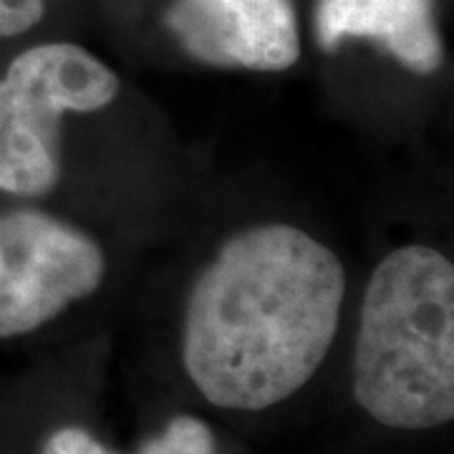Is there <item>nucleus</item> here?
Here are the masks:
<instances>
[{"label":"nucleus","mask_w":454,"mask_h":454,"mask_svg":"<svg viewBox=\"0 0 454 454\" xmlns=\"http://www.w3.org/2000/svg\"><path fill=\"white\" fill-rule=\"evenodd\" d=\"M346 270L339 255L295 225L235 232L192 283L182 361L220 409L262 411L301 391L339 333Z\"/></svg>","instance_id":"nucleus-1"},{"label":"nucleus","mask_w":454,"mask_h":454,"mask_svg":"<svg viewBox=\"0 0 454 454\" xmlns=\"http://www.w3.org/2000/svg\"><path fill=\"white\" fill-rule=\"evenodd\" d=\"M358 406L391 429H434L454 417V268L429 245L376 265L354 348Z\"/></svg>","instance_id":"nucleus-2"},{"label":"nucleus","mask_w":454,"mask_h":454,"mask_svg":"<svg viewBox=\"0 0 454 454\" xmlns=\"http://www.w3.org/2000/svg\"><path fill=\"white\" fill-rule=\"evenodd\" d=\"M119 97L112 68L76 43L23 51L0 79V192L49 195L61 179V121Z\"/></svg>","instance_id":"nucleus-3"},{"label":"nucleus","mask_w":454,"mask_h":454,"mask_svg":"<svg viewBox=\"0 0 454 454\" xmlns=\"http://www.w3.org/2000/svg\"><path fill=\"white\" fill-rule=\"evenodd\" d=\"M106 258L46 212L0 215V339L26 336L101 288Z\"/></svg>","instance_id":"nucleus-4"},{"label":"nucleus","mask_w":454,"mask_h":454,"mask_svg":"<svg viewBox=\"0 0 454 454\" xmlns=\"http://www.w3.org/2000/svg\"><path fill=\"white\" fill-rule=\"evenodd\" d=\"M167 26L190 56L212 66L283 71L301 56L291 0H175Z\"/></svg>","instance_id":"nucleus-5"},{"label":"nucleus","mask_w":454,"mask_h":454,"mask_svg":"<svg viewBox=\"0 0 454 454\" xmlns=\"http://www.w3.org/2000/svg\"><path fill=\"white\" fill-rule=\"evenodd\" d=\"M316 35L325 51L343 38H372L417 74L442 66L434 0H318Z\"/></svg>","instance_id":"nucleus-6"},{"label":"nucleus","mask_w":454,"mask_h":454,"mask_svg":"<svg viewBox=\"0 0 454 454\" xmlns=\"http://www.w3.org/2000/svg\"><path fill=\"white\" fill-rule=\"evenodd\" d=\"M139 454H215V437L195 417H175L160 437L142 444Z\"/></svg>","instance_id":"nucleus-7"},{"label":"nucleus","mask_w":454,"mask_h":454,"mask_svg":"<svg viewBox=\"0 0 454 454\" xmlns=\"http://www.w3.org/2000/svg\"><path fill=\"white\" fill-rule=\"evenodd\" d=\"M46 13V0H0V38L31 31Z\"/></svg>","instance_id":"nucleus-8"},{"label":"nucleus","mask_w":454,"mask_h":454,"mask_svg":"<svg viewBox=\"0 0 454 454\" xmlns=\"http://www.w3.org/2000/svg\"><path fill=\"white\" fill-rule=\"evenodd\" d=\"M41 454H114L112 450H106L101 442L91 437L89 432H83L79 427H66L53 432Z\"/></svg>","instance_id":"nucleus-9"}]
</instances>
